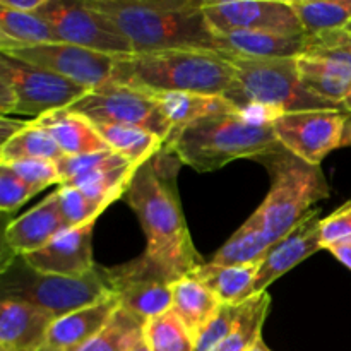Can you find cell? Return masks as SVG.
Segmentation results:
<instances>
[{"instance_id":"28","label":"cell","mask_w":351,"mask_h":351,"mask_svg":"<svg viewBox=\"0 0 351 351\" xmlns=\"http://www.w3.org/2000/svg\"><path fill=\"white\" fill-rule=\"evenodd\" d=\"M95 125L110 149L136 167H141L161 153L167 144L156 134L137 127L108 125V123H95Z\"/></svg>"},{"instance_id":"31","label":"cell","mask_w":351,"mask_h":351,"mask_svg":"<svg viewBox=\"0 0 351 351\" xmlns=\"http://www.w3.org/2000/svg\"><path fill=\"white\" fill-rule=\"evenodd\" d=\"M53 137L31 120L29 125L0 146V163H14L21 160H48L58 163L64 158Z\"/></svg>"},{"instance_id":"30","label":"cell","mask_w":351,"mask_h":351,"mask_svg":"<svg viewBox=\"0 0 351 351\" xmlns=\"http://www.w3.org/2000/svg\"><path fill=\"white\" fill-rule=\"evenodd\" d=\"M290 5L307 36L341 31L351 23V0H297Z\"/></svg>"},{"instance_id":"24","label":"cell","mask_w":351,"mask_h":351,"mask_svg":"<svg viewBox=\"0 0 351 351\" xmlns=\"http://www.w3.org/2000/svg\"><path fill=\"white\" fill-rule=\"evenodd\" d=\"M171 290H173L171 311L180 319L182 324L185 326V329L191 332L195 341L201 332L208 328L209 322L218 315L223 304L192 273L171 285Z\"/></svg>"},{"instance_id":"15","label":"cell","mask_w":351,"mask_h":351,"mask_svg":"<svg viewBox=\"0 0 351 351\" xmlns=\"http://www.w3.org/2000/svg\"><path fill=\"white\" fill-rule=\"evenodd\" d=\"M298 74L312 95L341 108L351 93V50L345 47H311L297 58Z\"/></svg>"},{"instance_id":"34","label":"cell","mask_w":351,"mask_h":351,"mask_svg":"<svg viewBox=\"0 0 351 351\" xmlns=\"http://www.w3.org/2000/svg\"><path fill=\"white\" fill-rule=\"evenodd\" d=\"M144 338L151 351H194L195 341L173 311L146 322Z\"/></svg>"},{"instance_id":"38","label":"cell","mask_w":351,"mask_h":351,"mask_svg":"<svg viewBox=\"0 0 351 351\" xmlns=\"http://www.w3.org/2000/svg\"><path fill=\"white\" fill-rule=\"evenodd\" d=\"M36 192L9 167L0 163V208L3 213H14Z\"/></svg>"},{"instance_id":"36","label":"cell","mask_w":351,"mask_h":351,"mask_svg":"<svg viewBox=\"0 0 351 351\" xmlns=\"http://www.w3.org/2000/svg\"><path fill=\"white\" fill-rule=\"evenodd\" d=\"M242 305H221L218 315L195 339L194 351H216L235 328Z\"/></svg>"},{"instance_id":"25","label":"cell","mask_w":351,"mask_h":351,"mask_svg":"<svg viewBox=\"0 0 351 351\" xmlns=\"http://www.w3.org/2000/svg\"><path fill=\"white\" fill-rule=\"evenodd\" d=\"M151 96L161 106V112L170 122L173 134L208 117L240 112L225 96L201 95V93H160Z\"/></svg>"},{"instance_id":"32","label":"cell","mask_w":351,"mask_h":351,"mask_svg":"<svg viewBox=\"0 0 351 351\" xmlns=\"http://www.w3.org/2000/svg\"><path fill=\"white\" fill-rule=\"evenodd\" d=\"M271 297L267 291L257 293L243 302L235 328L216 351H250L263 339V324L269 311Z\"/></svg>"},{"instance_id":"6","label":"cell","mask_w":351,"mask_h":351,"mask_svg":"<svg viewBox=\"0 0 351 351\" xmlns=\"http://www.w3.org/2000/svg\"><path fill=\"white\" fill-rule=\"evenodd\" d=\"M261 160L271 173V189L254 216L273 245L314 211L315 202L328 199L331 189L321 167L305 163L283 146Z\"/></svg>"},{"instance_id":"37","label":"cell","mask_w":351,"mask_h":351,"mask_svg":"<svg viewBox=\"0 0 351 351\" xmlns=\"http://www.w3.org/2000/svg\"><path fill=\"white\" fill-rule=\"evenodd\" d=\"M9 165L34 192H41L53 184H62L57 163L48 160H21Z\"/></svg>"},{"instance_id":"11","label":"cell","mask_w":351,"mask_h":351,"mask_svg":"<svg viewBox=\"0 0 351 351\" xmlns=\"http://www.w3.org/2000/svg\"><path fill=\"white\" fill-rule=\"evenodd\" d=\"M345 125L346 113L343 110L290 112L273 122L278 143L314 167H319L331 151L341 147Z\"/></svg>"},{"instance_id":"8","label":"cell","mask_w":351,"mask_h":351,"mask_svg":"<svg viewBox=\"0 0 351 351\" xmlns=\"http://www.w3.org/2000/svg\"><path fill=\"white\" fill-rule=\"evenodd\" d=\"M69 110L86 117L93 123L144 129L160 136L165 143H168L173 134L170 122L153 96L115 82L89 91L69 106Z\"/></svg>"},{"instance_id":"9","label":"cell","mask_w":351,"mask_h":351,"mask_svg":"<svg viewBox=\"0 0 351 351\" xmlns=\"http://www.w3.org/2000/svg\"><path fill=\"white\" fill-rule=\"evenodd\" d=\"M41 17L53 27L58 41L88 48L110 57L134 55L132 45L105 14L88 3L47 0L40 10Z\"/></svg>"},{"instance_id":"42","label":"cell","mask_w":351,"mask_h":351,"mask_svg":"<svg viewBox=\"0 0 351 351\" xmlns=\"http://www.w3.org/2000/svg\"><path fill=\"white\" fill-rule=\"evenodd\" d=\"M27 125H29V122H21V120H10L7 119V117H2V120H0V136H2V144H5L7 141L12 139L14 136L23 132Z\"/></svg>"},{"instance_id":"3","label":"cell","mask_w":351,"mask_h":351,"mask_svg":"<svg viewBox=\"0 0 351 351\" xmlns=\"http://www.w3.org/2000/svg\"><path fill=\"white\" fill-rule=\"evenodd\" d=\"M235 67L225 55L206 50H173L115 58L112 81L147 95L201 93L225 96L235 82Z\"/></svg>"},{"instance_id":"22","label":"cell","mask_w":351,"mask_h":351,"mask_svg":"<svg viewBox=\"0 0 351 351\" xmlns=\"http://www.w3.org/2000/svg\"><path fill=\"white\" fill-rule=\"evenodd\" d=\"M307 34L300 36H285L274 33H250V31H235V33L216 34L218 53L226 57L240 58H298L307 53Z\"/></svg>"},{"instance_id":"27","label":"cell","mask_w":351,"mask_h":351,"mask_svg":"<svg viewBox=\"0 0 351 351\" xmlns=\"http://www.w3.org/2000/svg\"><path fill=\"white\" fill-rule=\"evenodd\" d=\"M58 43L53 27L38 12L27 14L0 5V50Z\"/></svg>"},{"instance_id":"20","label":"cell","mask_w":351,"mask_h":351,"mask_svg":"<svg viewBox=\"0 0 351 351\" xmlns=\"http://www.w3.org/2000/svg\"><path fill=\"white\" fill-rule=\"evenodd\" d=\"M55 319L41 308L12 298L0 305V351H41Z\"/></svg>"},{"instance_id":"41","label":"cell","mask_w":351,"mask_h":351,"mask_svg":"<svg viewBox=\"0 0 351 351\" xmlns=\"http://www.w3.org/2000/svg\"><path fill=\"white\" fill-rule=\"evenodd\" d=\"M14 108H16V93L7 79L0 77V110L3 115H7L14 113Z\"/></svg>"},{"instance_id":"29","label":"cell","mask_w":351,"mask_h":351,"mask_svg":"<svg viewBox=\"0 0 351 351\" xmlns=\"http://www.w3.org/2000/svg\"><path fill=\"white\" fill-rule=\"evenodd\" d=\"M269 247L259 219L252 215L216 252L211 263L218 266H243V264L261 263Z\"/></svg>"},{"instance_id":"21","label":"cell","mask_w":351,"mask_h":351,"mask_svg":"<svg viewBox=\"0 0 351 351\" xmlns=\"http://www.w3.org/2000/svg\"><path fill=\"white\" fill-rule=\"evenodd\" d=\"M119 308L120 300L113 293L98 304L55 319L41 351H79L108 324Z\"/></svg>"},{"instance_id":"44","label":"cell","mask_w":351,"mask_h":351,"mask_svg":"<svg viewBox=\"0 0 351 351\" xmlns=\"http://www.w3.org/2000/svg\"><path fill=\"white\" fill-rule=\"evenodd\" d=\"M329 252H331L332 256L336 257V259L341 261V263L345 264L346 267H350V269H351V243H350V245L335 247V249H331Z\"/></svg>"},{"instance_id":"43","label":"cell","mask_w":351,"mask_h":351,"mask_svg":"<svg viewBox=\"0 0 351 351\" xmlns=\"http://www.w3.org/2000/svg\"><path fill=\"white\" fill-rule=\"evenodd\" d=\"M47 0H0V5L9 7L12 10H19V12L34 14L43 7Z\"/></svg>"},{"instance_id":"33","label":"cell","mask_w":351,"mask_h":351,"mask_svg":"<svg viewBox=\"0 0 351 351\" xmlns=\"http://www.w3.org/2000/svg\"><path fill=\"white\" fill-rule=\"evenodd\" d=\"M146 321L120 305L108 324L79 351H129L144 339Z\"/></svg>"},{"instance_id":"45","label":"cell","mask_w":351,"mask_h":351,"mask_svg":"<svg viewBox=\"0 0 351 351\" xmlns=\"http://www.w3.org/2000/svg\"><path fill=\"white\" fill-rule=\"evenodd\" d=\"M351 146V115L346 113V125H345V134H343L341 147Z\"/></svg>"},{"instance_id":"23","label":"cell","mask_w":351,"mask_h":351,"mask_svg":"<svg viewBox=\"0 0 351 351\" xmlns=\"http://www.w3.org/2000/svg\"><path fill=\"white\" fill-rule=\"evenodd\" d=\"M33 122L53 137L65 156H82V154L112 151L91 120L71 112L69 108L47 113L34 119Z\"/></svg>"},{"instance_id":"5","label":"cell","mask_w":351,"mask_h":351,"mask_svg":"<svg viewBox=\"0 0 351 351\" xmlns=\"http://www.w3.org/2000/svg\"><path fill=\"white\" fill-rule=\"evenodd\" d=\"M226 58L235 67L237 75L225 98L240 112L274 122L290 112L341 110L305 88L297 58Z\"/></svg>"},{"instance_id":"19","label":"cell","mask_w":351,"mask_h":351,"mask_svg":"<svg viewBox=\"0 0 351 351\" xmlns=\"http://www.w3.org/2000/svg\"><path fill=\"white\" fill-rule=\"evenodd\" d=\"M65 228L67 226L60 211L58 192H53L7 226L3 233V247L12 257L26 256L43 249Z\"/></svg>"},{"instance_id":"1","label":"cell","mask_w":351,"mask_h":351,"mask_svg":"<svg viewBox=\"0 0 351 351\" xmlns=\"http://www.w3.org/2000/svg\"><path fill=\"white\" fill-rule=\"evenodd\" d=\"M182 161L163 147L134 175L123 199L132 208L146 233L147 245L136 263L147 278L177 283L201 266V257L189 233L177 173Z\"/></svg>"},{"instance_id":"7","label":"cell","mask_w":351,"mask_h":351,"mask_svg":"<svg viewBox=\"0 0 351 351\" xmlns=\"http://www.w3.org/2000/svg\"><path fill=\"white\" fill-rule=\"evenodd\" d=\"M2 298L26 302L53 319L98 304L113 295L105 267L96 266L84 276H58L33 269L23 256H14L2 267Z\"/></svg>"},{"instance_id":"26","label":"cell","mask_w":351,"mask_h":351,"mask_svg":"<svg viewBox=\"0 0 351 351\" xmlns=\"http://www.w3.org/2000/svg\"><path fill=\"white\" fill-rule=\"evenodd\" d=\"M261 263L243 264V266H218V264L206 263L192 271V274L201 280L223 305H242L243 302L254 297V283Z\"/></svg>"},{"instance_id":"47","label":"cell","mask_w":351,"mask_h":351,"mask_svg":"<svg viewBox=\"0 0 351 351\" xmlns=\"http://www.w3.org/2000/svg\"><path fill=\"white\" fill-rule=\"evenodd\" d=\"M341 110H343V112H345V113H350V115H351V93H350L348 96H346L345 101L341 103Z\"/></svg>"},{"instance_id":"39","label":"cell","mask_w":351,"mask_h":351,"mask_svg":"<svg viewBox=\"0 0 351 351\" xmlns=\"http://www.w3.org/2000/svg\"><path fill=\"white\" fill-rule=\"evenodd\" d=\"M322 249H335L351 243V201L346 202L321 223Z\"/></svg>"},{"instance_id":"18","label":"cell","mask_w":351,"mask_h":351,"mask_svg":"<svg viewBox=\"0 0 351 351\" xmlns=\"http://www.w3.org/2000/svg\"><path fill=\"white\" fill-rule=\"evenodd\" d=\"M113 293L119 297L120 305L143 321H151L167 314L173 305L171 285L153 278L137 276L125 267V264L105 269Z\"/></svg>"},{"instance_id":"46","label":"cell","mask_w":351,"mask_h":351,"mask_svg":"<svg viewBox=\"0 0 351 351\" xmlns=\"http://www.w3.org/2000/svg\"><path fill=\"white\" fill-rule=\"evenodd\" d=\"M129 351H151V350H149V346H147V343H146V338H144L143 341H139V343H137V345L134 346V348H130Z\"/></svg>"},{"instance_id":"12","label":"cell","mask_w":351,"mask_h":351,"mask_svg":"<svg viewBox=\"0 0 351 351\" xmlns=\"http://www.w3.org/2000/svg\"><path fill=\"white\" fill-rule=\"evenodd\" d=\"M206 17L215 34L250 31L285 36L305 34L300 19L290 2L281 0H228L202 2Z\"/></svg>"},{"instance_id":"40","label":"cell","mask_w":351,"mask_h":351,"mask_svg":"<svg viewBox=\"0 0 351 351\" xmlns=\"http://www.w3.org/2000/svg\"><path fill=\"white\" fill-rule=\"evenodd\" d=\"M311 40V47H345L351 50V36L345 33V29L341 31H332V33H324L319 34V36H308Z\"/></svg>"},{"instance_id":"48","label":"cell","mask_w":351,"mask_h":351,"mask_svg":"<svg viewBox=\"0 0 351 351\" xmlns=\"http://www.w3.org/2000/svg\"><path fill=\"white\" fill-rule=\"evenodd\" d=\"M250 351H271V350L267 348V346L264 345V341H263V339H261V341H257L256 345H254V348L250 350Z\"/></svg>"},{"instance_id":"16","label":"cell","mask_w":351,"mask_h":351,"mask_svg":"<svg viewBox=\"0 0 351 351\" xmlns=\"http://www.w3.org/2000/svg\"><path fill=\"white\" fill-rule=\"evenodd\" d=\"M96 221L65 228L40 250L26 254L24 261L33 269L58 276H84L96 267L93 261V230Z\"/></svg>"},{"instance_id":"4","label":"cell","mask_w":351,"mask_h":351,"mask_svg":"<svg viewBox=\"0 0 351 351\" xmlns=\"http://www.w3.org/2000/svg\"><path fill=\"white\" fill-rule=\"evenodd\" d=\"M281 144L273 122L243 112L197 120L170 137L165 147L197 171L219 170L240 158H263Z\"/></svg>"},{"instance_id":"14","label":"cell","mask_w":351,"mask_h":351,"mask_svg":"<svg viewBox=\"0 0 351 351\" xmlns=\"http://www.w3.org/2000/svg\"><path fill=\"white\" fill-rule=\"evenodd\" d=\"M62 184L81 189L84 194L110 206L123 197L139 167L113 151L64 156L57 163Z\"/></svg>"},{"instance_id":"10","label":"cell","mask_w":351,"mask_h":351,"mask_svg":"<svg viewBox=\"0 0 351 351\" xmlns=\"http://www.w3.org/2000/svg\"><path fill=\"white\" fill-rule=\"evenodd\" d=\"M0 77L7 79L16 93L14 113L34 115L36 119L69 108L89 93V89L62 75L10 57L3 51L0 55Z\"/></svg>"},{"instance_id":"49","label":"cell","mask_w":351,"mask_h":351,"mask_svg":"<svg viewBox=\"0 0 351 351\" xmlns=\"http://www.w3.org/2000/svg\"><path fill=\"white\" fill-rule=\"evenodd\" d=\"M345 33H346V34H350V36H351V23L348 24V26L345 27Z\"/></svg>"},{"instance_id":"13","label":"cell","mask_w":351,"mask_h":351,"mask_svg":"<svg viewBox=\"0 0 351 351\" xmlns=\"http://www.w3.org/2000/svg\"><path fill=\"white\" fill-rule=\"evenodd\" d=\"M3 53H9L10 57H16L36 67L47 69L89 91H95L112 81L117 58L62 41L38 45V47L14 48Z\"/></svg>"},{"instance_id":"2","label":"cell","mask_w":351,"mask_h":351,"mask_svg":"<svg viewBox=\"0 0 351 351\" xmlns=\"http://www.w3.org/2000/svg\"><path fill=\"white\" fill-rule=\"evenodd\" d=\"M113 21L136 55L173 50L218 51L204 0H84Z\"/></svg>"},{"instance_id":"17","label":"cell","mask_w":351,"mask_h":351,"mask_svg":"<svg viewBox=\"0 0 351 351\" xmlns=\"http://www.w3.org/2000/svg\"><path fill=\"white\" fill-rule=\"evenodd\" d=\"M321 223V211L314 209L300 225L269 247L259 266L254 295L266 291L273 281L322 249Z\"/></svg>"},{"instance_id":"35","label":"cell","mask_w":351,"mask_h":351,"mask_svg":"<svg viewBox=\"0 0 351 351\" xmlns=\"http://www.w3.org/2000/svg\"><path fill=\"white\" fill-rule=\"evenodd\" d=\"M57 192L58 201H60V211L67 228H75V226L96 221V218L108 208L103 202L89 197L81 189L62 185Z\"/></svg>"}]
</instances>
